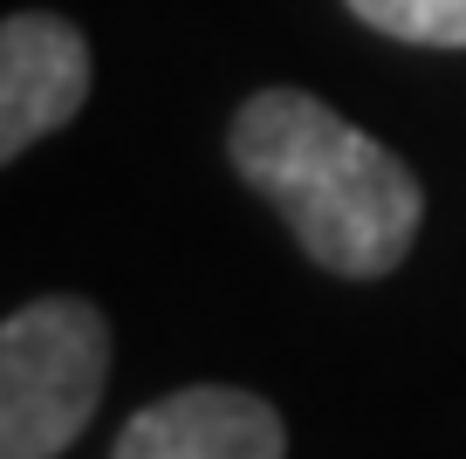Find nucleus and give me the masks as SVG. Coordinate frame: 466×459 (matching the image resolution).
Masks as SVG:
<instances>
[{
    "label": "nucleus",
    "mask_w": 466,
    "mask_h": 459,
    "mask_svg": "<svg viewBox=\"0 0 466 459\" xmlns=\"http://www.w3.org/2000/svg\"><path fill=\"white\" fill-rule=\"evenodd\" d=\"M227 158L289 219L302 254L343 281L391 274L419 240V172L309 89H254L227 124Z\"/></svg>",
    "instance_id": "obj_1"
},
{
    "label": "nucleus",
    "mask_w": 466,
    "mask_h": 459,
    "mask_svg": "<svg viewBox=\"0 0 466 459\" xmlns=\"http://www.w3.org/2000/svg\"><path fill=\"white\" fill-rule=\"evenodd\" d=\"M110 384V322L83 295H35L0 322V459H62Z\"/></svg>",
    "instance_id": "obj_2"
},
{
    "label": "nucleus",
    "mask_w": 466,
    "mask_h": 459,
    "mask_svg": "<svg viewBox=\"0 0 466 459\" xmlns=\"http://www.w3.org/2000/svg\"><path fill=\"white\" fill-rule=\"evenodd\" d=\"M89 103V42L76 21L21 7L0 21V158L15 165L28 144L62 130Z\"/></svg>",
    "instance_id": "obj_3"
},
{
    "label": "nucleus",
    "mask_w": 466,
    "mask_h": 459,
    "mask_svg": "<svg viewBox=\"0 0 466 459\" xmlns=\"http://www.w3.org/2000/svg\"><path fill=\"white\" fill-rule=\"evenodd\" d=\"M110 459H289V425L261 391L186 384L116 432Z\"/></svg>",
    "instance_id": "obj_4"
},
{
    "label": "nucleus",
    "mask_w": 466,
    "mask_h": 459,
    "mask_svg": "<svg viewBox=\"0 0 466 459\" xmlns=\"http://www.w3.org/2000/svg\"><path fill=\"white\" fill-rule=\"evenodd\" d=\"M364 28L411 48H466V0H343Z\"/></svg>",
    "instance_id": "obj_5"
}]
</instances>
